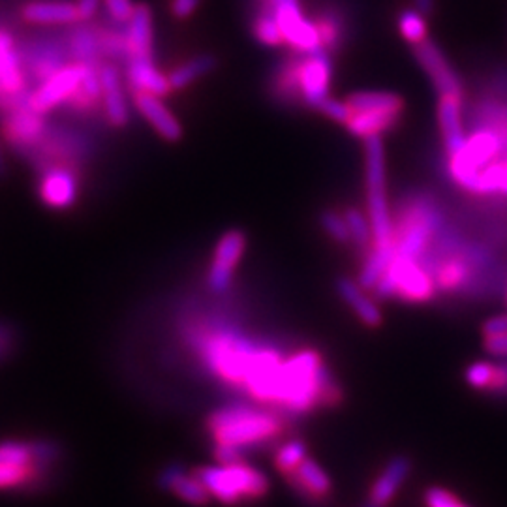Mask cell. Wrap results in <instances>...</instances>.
I'll return each instance as SVG.
<instances>
[{"mask_svg":"<svg viewBox=\"0 0 507 507\" xmlns=\"http://www.w3.org/2000/svg\"><path fill=\"white\" fill-rule=\"evenodd\" d=\"M505 299H507V297H505Z\"/></svg>","mask_w":507,"mask_h":507,"instance_id":"f907efd6","label":"cell"},{"mask_svg":"<svg viewBox=\"0 0 507 507\" xmlns=\"http://www.w3.org/2000/svg\"><path fill=\"white\" fill-rule=\"evenodd\" d=\"M13 48H15V44H13V38L10 36V32L0 29V60H3V57L8 51H12ZM0 108H3V96H0Z\"/></svg>","mask_w":507,"mask_h":507,"instance_id":"f6af8a7d","label":"cell"},{"mask_svg":"<svg viewBox=\"0 0 507 507\" xmlns=\"http://www.w3.org/2000/svg\"><path fill=\"white\" fill-rule=\"evenodd\" d=\"M258 3V8H263V10H271L275 12V8L282 3V0H256Z\"/></svg>","mask_w":507,"mask_h":507,"instance_id":"7dc6e473","label":"cell"},{"mask_svg":"<svg viewBox=\"0 0 507 507\" xmlns=\"http://www.w3.org/2000/svg\"><path fill=\"white\" fill-rule=\"evenodd\" d=\"M48 125L46 115L32 111L29 106L17 108L8 111L3 120V137L13 153L27 160L38 141L46 134Z\"/></svg>","mask_w":507,"mask_h":507,"instance_id":"9c48e42d","label":"cell"},{"mask_svg":"<svg viewBox=\"0 0 507 507\" xmlns=\"http://www.w3.org/2000/svg\"><path fill=\"white\" fill-rule=\"evenodd\" d=\"M319 224L338 245H352V235L344 213H338L335 209H323L319 213Z\"/></svg>","mask_w":507,"mask_h":507,"instance_id":"e575fe53","label":"cell"},{"mask_svg":"<svg viewBox=\"0 0 507 507\" xmlns=\"http://www.w3.org/2000/svg\"><path fill=\"white\" fill-rule=\"evenodd\" d=\"M410 472H412V460L408 457L402 455L393 457L388 464H385L381 474L374 479L369 493V503L376 507L389 505L400 486L404 485V481L408 479Z\"/></svg>","mask_w":507,"mask_h":507,"instance_id":"d6986e66","label":"cell"},{"mask_svg":"<svg viewBox=\"0 0 507 507\" xmlns=\"http://www.w3.org/2000/svg\"><path fill=\"white\" fill-rule=\"evenodd\" d=\"M104 3H106L111 22L115 23H127L135 8L132 4V0H104Z\"/></svg>","mask_w":507,"mask_h":507,"instance_id":"f35d334b","label":"cell"},{"mask_svg":"<svg viewBox=\"0 0 507 507\" xmlns=\"http://www.w3.org/2000/svg\"><path fill=\"white\" fill-rule=\"evenodd\" d=\"M295 58V83L299 101L312 109H318L323 100L329 96L333 63L328 51L302 53Z\"/></svg>","mask_w":507,"mask_h":507,"instance_id":"5b68a950","label":"cell"},{"mask_svg":"<svg viewBox=\"0 0 507 507\" xmlns=\"http://www.w3.org/2000/svg\"><path fill=\"white\" fill-rule=\"evenodd\" d=\"M13 346V333L8 326L0 323V359H4Z\"/></svg>","mask_w":507,"mask_h":507,"instance_id":"ee69618b","label":"cell"},{"mask_svg":"<svg viewBox=\"0 0 507 507\" xmlns=\"http://www.w3.org/2000/svg\"><path fill=\"white\" fill-rule=\"evenodd\" d=\"M81 171L66 166H51L39 171L38 196L48 207L65 211L70 209L79 197Z\"/></svg>","mask_w":507,"mask_h":507,"instance_id":"30bf717a","label":"cell"},{"mask_svg":"<svg viewBox=\"0 0 507 507\" xmlns=\"http://www.w3.org/2000/svg\"><path fill=\"white\" fill-rule=\"evenodd\" d=\"M158 483L162 489L175 494L177 498L190 505H207L213 500L209 491L205 489V485L199 481V477L196 474L188 476L179 464H173L162 472Z\"/></svg>","mask_w":507,"mask_h":507,"instance_id":"ffe728a7","label":"cell"},{"mask_svg":"<svg viewBox=\"0 0 507 507\" xmlns=\"http://www.w3.org/2000/svg\"><path fill=\"white\" fill-rule=\"evenodd\" d=\"M278 27L282 31L284 44L297 53L323 51L321 38L314 22L302 15L297 0H282L275 8Z\"/></svg>","mask_w":507,"mask_h":507,"instance_id":"52a82bcc","label":"cell"},{"mask_svg":"<svg viewBox=\"0 0 507 507\" xmlns=\"http://www.w3.org/2000/svg\"><path fill=\"white\" fill-rule=\"evenodd\" d=\"M367 507H376V505H372V503H369V505H367Z\"/></svg>","mask_w":507,"mask_h":507,"instance_id":"681fc988","label":"cell"},{"mask_svg":"<svg viewBox=\"0 0 507 507\" xmlns=\"http://www.w3.org/2000/svg\"><path fill=\"white\" fill-rule=\"evenodd\" d=\"M83 74L85 65L79 63H70L65 68H60L44 83L36 85V89L31 91L29 108L39 115H48L60 106H66V101L77 92Z\"/></svg>","mask_w":507,"mask_h":507,"instance_id":"8992f818","label":"cell"},{"mask_svg":"<svg viewBox=\"0 0 507 507\" xmlns=\"http://www.w3.org/2000/svg\"><path fill=\"white\" fill-rule=\"evenodd\" d=\"M496 374H498L496 364L481 361V363L470 364V367L464 372V378H466V383H468L474 389L493 391L494 383H496Z\"/></svg>","mask_w":507,"mask_h":507,"instance_id":"d590c367","label":"cell"},{"mask_svg":"<svg viewBox=\"0 0 507 507\" xmlns=\"http://www.w3.org/2000/svg\"><path fill=\"white\" fill-rule=\"evenodd\" d=\"M252 34H254V38L258 39L259 44L267 46V48L284 46L282 31L278 27L275 12H271V10L258 8L256 17H254V22H252Z\"/></svg>","mask_w":507,"mask_h":507,"instance_id":"4dcf8cb0","label":"cell"},{"mask_svg":"<svg viewBox=\"0 0 507 507\" xmlns=\"http://www.w3.org/2000/svg\"><path fill=\"white\" fill-rule=\"evenodd\" d=\"M397 256V247H372L369 254L364 256L363 267L357 276V284L364 292H374L383 275L388 273L391 261Z\"/></svg>","mask_w":507,"mask_h":507,"instance_id":"d4e9b609","label":"cell"},{"mask_svg":"<svg viewBox=\"0 0 507 507\" xmlns=\"http://www.w3.org/2000/svg\"><path fill=\"white\" fill-rule=\"evenodd\" d=\"M77 10L81 15V22H92L98 13L100 0H77Z\"/></svg>","mask_w":507,"mask_h":507,"instance_id":"7bdbcfd3","label":"cell"},{"mask_svg":"<svg viewBox=\"0 0 507 507\" xmlns=\"http://www.w3.org/2000/svg\"><path fill=\"white\" fill-rule=\"evenodd\" d=\"M423 500L427 507H470L468 503H464L457 494H453L448 489H441V486H431V489L424 491Z\"/></svg>","mask_w":507,"mask_h":507,"instance_id":"8d00e7d4","label":"cell"},{"mask_svg":"<svg viewBox=\"0 0 507 507\" xmlns=\"http://www.w3.org/2000/svg\"><path fill=\"white\" fill-rule=\"evenodd\" d=\"M284 429V415L266 406L232 404L207 417V433L214 445H226L242 453L275 441Z\"/></svg>","mask_w":507,"mask_h":507,"instance_id":"6da1fadb","label":"cell"},{"mask_svg":"<svg viewBox=\"0 0 507 507\" xmlns=\"http://www.w3.org/2000/svg\"><path fill=\"white\" fill-rule=\"evenodd\" d=\"M483 337H494V335H503L507 333V316H493L483 323Z\"/></svg>","mask_w":507,"mask_h":507,"instance_id":"b9f144b4","label":"cell"},{"mask_svg":"<svg viewBox=\"0 0 507 507\" xmlns=\"http://www.w3.org/2000/svg\"><path fill=\"white\" fill-rule=\"evenodd\" d=\"M194 474L205 485L211 498L224 505L263 500L271 486L267 476L247 460L205 466V468L194 470Z\"/></svg>","mask_w":507,"mask_h":507,"instance_id":"7a4b0ae2","label":"cell"},{"mask_svg":"<svg viewBox=\"0 0 507 507\" xmlns=\"http://www.w3.org/2000/svg\"><path fill=\"white\" fill-rule=\"evenodd\" d=\"M65 44L68 48L72 63L79 65H101L104 57H101L100 39L96 25H89V22L75 23L70 32L66 34Z\"/></svg>","mask_w":507,"mask_h":507,"instance_id":"44dd1931","label":"cell"},{"mask_svg":"<svg viewBox=\"0 0 507 507\" xmlns=\"http://www.w3.org/2000/svg\"><path fill=\"white\" fill-rule=\"evenodd\" d=\"M337 290L338 295L342 297V301L348 304V307L354 310V314L359 318V321L363 326L367 328H380L383 323V314L380 310V307L376 304L374 299H371L367 295L359 284L352 278H338L337 282Z\"/></svg>","mask_w":507,"mask_h":507,"instance_id":"7402d4cb","label":"cell"},{"mask_svg":"<svg viewBox=\"0 0 507 507\" xmlns=\"http://www.w3.org/2000/svg\"><path fill=\"white\" fill-rule=\"evenodd\" d=\"M4 170H6V164H4V156H3V153H0V175H4Z\"/></svg>","mask_w":507,"mask_h":507,"instance_id":"c3c4849f","label":"cell"},{"mask_svg":"<svg viewBox=\"0 0 507 507\" xmlns=\"http://www.w3.org/2000/svg\"><path fill=\"white\" fill-rule=\"evenodd\" d=\"M346 104L352 113L363 111H404V100L388 91H363L354 92L346 98Z\"/></svg>","mask_w":507,"mask_h":507,"instance_id":"4316f807","label":"cell"},{"mask_svg":"<svg viewBox=\"0 0 507 507\" xmlns=\"http://www.w3.org/2000/svg\"><path fill=\"white\" fill-rule=\"evenodd\" d=\"M293 491L309 502H326L333 493V483L328 472L312 460L304 459L299 468L286 477Z\"/></svg>","mask_w":507,"mask_h":507,"instance_id":"2e32d148","label":"cell"},{"mask_svg":"<svg viewBox=\"0 0 507 507\" xmlns=\"http://www.w3.org/2000/svg\"><path fill=\"white\" fill-rule=\"evenodd\" d=\"M438 288L433 275L419 261L395 256L388 273L383 275L374 293L378 299H400L404 302H429Z\"/></svg>","mask_w":507,"mask_h":507,"instance_id":"277c9868","label":"cell"},{"mask_svg":"<svg viewBox=\"0 0 507 507\" xmlns=\"http://www.w3.org/2000/svg\"><path fill=\"white\" fill-rule=\"evenodd\" d=\"M400 111H363L352 113L346 125L348 132L359 139H369L391 132L400 123Z\"/></svg>","mask_w":507,"mask_h":507,"instance_id":"cb8c5ba5","label":"cell"},{"mask_svg":"<svg viewBox=\"0 0 507 507\" xmlns=\"http://www.w3.org/2000/svg\"><path fill=\"white\" fill-rule=\"evenodd\" d=\"M316 111L323 113L328 118H331V120H335V123H340V125H346L350 117H352V111H350L346 101H338L331 96L323 100Z\"/></svg>","mask_w":507,"mask_h":507,"instance_id":"74e56055","label":"cell"},{"mask_svg":"<svg viewBox=\"0 0 507 507\" xmlns=\"http://www.w3.org/2000/svg\"><path fill=\"white\" fill-rule=\"evenodd\" d=\"M128 58H153V12L147 4H135L127 22Z\"/></svg>","mask_w":507,"mask_h":507,"instance_id":"603a6c76","label":"cell"},{"mask_svg":"<svg viewBox=\"0 0 507 507\" xmlns=\"http://www.w3.org/2000/svg\"><path fill=\"white\" fill-rule=\"evenodd\" d=\"M398 31L408 44H412V46L423 44L424 39H427V34H429L427 19H424V15L419 13L415 8L404 10L398 15Z\"/></svg>","mask_w":507,"mask_h":507,"instance_id":"d6a6232c","label":"cell"},{"mask_svg":"<svg viewBox=\"0 0 507 507\" xmlns=\"http://www.w3.org/2000/svg\"><path fill=\"white\" fill-rule=\"evenodd\" d=\"M216 58L213 55H197L192 57L187 63H182L180 66H177L175 70H171L168 74L170 83L173 91H182L190 87L192 83H196L197 79L209 75L214 68H216Z\"/></svg>","mask_w":507,"mask_h":507,"instance_id":"83f0119b","label":"cell"},{"mask_svg":"<svg viewBox=\"0 0 507 507\" xmlns=\"http://www.w3.org/2000/svg\"><path fill=\"white\" fill-rule=\"evenodd\" d=\"M364 185H367V216L371 220L374 247L395 245V218L388 201L383 137L364 139Z\"/></svg>","mask_w":507,"mask_h":507,"instance_id":"3957f363","label":"cell"},{"mask_svg":"<svg viewBox=\"0 0 507 507\" xmlns=\"http://www.w3.org/2000/svg\"><path fill=\"white\" fill-rule=\"evenodd\" d=\"M101 79V111L113 128H125L130 120V109L127 91L123 83V74L117 63L104 60L100 66Z\"/></svg>","mask_w":507,"mask_h":507,"instance_id":"7c38bea8","label":"cell"},{"mask_svg":"<svg viewBox=\"0 0 507 507\" xmlns=\"http://www.w3.org/2000/svg\"><path fill=\"white\" fill-rule=\"evenodd\" d=\"M0 462H8V464H34L36 462L38 464L36 453H34V441H19V440L0 441Z\"/></svg>","mask_w":507,"mask_h":507,"instance_id":"836d02e7","label":"cell"},{"mask_svg":"<svg viewBox=\"0 0 507 507\" xmlns=\"http://www.w3.org/2000/svg\"><path fill=\"white\" fill-rule=\"evenodd\" d=\"M22 17L32 25H75L81 15L75 3L65 0H31L22 8Z\"/></svg>","mask_w":507,"mask_h":507,"instance_id":"ac0fdd59","label":"cell"},{"mask_svg":"<svg viewBox=\"0 0 507 507\" xmlns=\"http://www.w3.org/2000/svg\"><path fill=\"white\" fill-rule=\"evenodd\" d=\"M22 57L29 81H34L36 85L44 83L55 72L72 63L65 42H38L22 53Z\"/></svg>","mask_w":507,"mask_h":507,"instance_id":"4fadbf2b","label":"cell"},{"mask_svg":"<svg viewBox=\"0 0 507 507\" xmlns=\"http://www.w3.org/2000/svg\"><path fill=\"white\" fill-rule=\"evenodd\" d=\"M344 218L348 222V230L352 235V245H355L361 252H367L374 247V237H372V228L371 220L357 207H348L344 211Z\"/></svg>","mask_w":507,"mask_h":507,"instance_id":"f546056e","label":"cell"},{"mask_svg":"<svg viewBox=\"0 0 507 507\" xmlns=\"http://www.w3.org/2000/svg\"><path fill=\"white\" fill-rule=\"evenodd\" d=\"M130 94L137 113L147 120L162 139L175 144V141L182 137V127L179 123V118L166 108L162 98L147 92H130Z\"/></svg>","mask_w":507,"mask_h":507,"instance_id":"5bb4252c","label":"cell"},{"mask_svg":"<svg viewBox=\"0 0 507 507\" xmlns=\"http://www.w3.org/2000/svg\"><path fill=\"white\" fill-rule=\"evenodd\" d=\"M199 4H201V0H171L170 10H171L173 17L187 19L197 10Z\"/></svg>","mask_w":507,"mask_h":507,"instance_id":"60d3db41","label":"cell"},{"mask_svg":"<svg viewBox=\"0 0 507 507\" xmlns=\"http://www.w3.org/2000/svg\"><path fill=\"white\" fill-rule=\"evenodd\" d=\"M307 443L302 440H288L286 443H282L280 448L276 450L275 455V468L284 476L288 477L290 474H293L301 462L307 459Z\"/></svg>","mask_w":507,"mask_h":507,"instance_id":"1f68e13d","label":"cell"},{"mask_svg":"<svg viewBox=\"0 0 507 507\" xmlns=\"http://www.w3.org/2000/svg\"><path fill=\"white\" fill-rule=\"evenodd\" d=\"M485 350L496 357H507V333L485 337Z\"/></svg>","mask_w":507,"mask_h":507,"instance_id":"ab89813d","label":"cell"},{"mask_svg":"<svg viewBox=\"0 0 507 507\" xmlns=\"http://www.w3.org/2000/svg\"><path fill=\"white\" fill-rule=\"evenodd\" d=\"M247 250V235L240 230H230L216 242L211 266L207 271V286L214 293H224L230 290L233 273L240 258Z\"/></svg>","mask_w":507,"mask_h":507,"instance_id":"ba28073f","label":"cell"},{"mask_svg":"<svg viewBox=\"0 0 507 507\" xmlns=\"http://www.w3.org/2000/svg\"><path fill=\"white\" fill-rule=\"evenodd\" d=\"M48 472L34 464H8L0 462V491L23 489L27 485H38Z\"/></svg>","mask_w":507,"mask_h":507,"instance_id":"f1b7e54d","label":"cell"},{"mask_svg":"<svg viewBox=\"0 0 507 507\" xmlns=\"http://www.w3.org/2000/svg\"><path fill=\"white\" fill-rule=\"evenodd\" d=\"M414 57L423 68V72L429 75L433 81L434 89L438 91L440 96L443 94H453L462 98V83L459 74L453 70L451 63L441 53V49L431 42V39H424L423 44L414 46Z\"/></svg>","mask_w":507,"mask_h":507,"instance_id":"8fae6325","label":"cell"},{"mask_svg":"<svg viewBox=\"0 0 507 507\" xmlns=\"http://www.w3.org/2000/svg\"><path fill=\"white\" fill-rule=\"evenodd\" d=\"M436 6V0H414V8L424 17H431Z\"/></svg>","mask_w":507,"mask_h":507,"instance_id":"bcb514c9","label":"cell"},{"mask_svg":"<svg viewBox=\"0 0 507 507\" xmlns=\"http://www.w3.org/2000/svg\"><path fill=\"white\" fill-rule=\"evenodd\" d=\"M314 23L321 38L323 51L328 53L338 51L344 38H346V22H344V15L340 13V10L335 6L323 8L314 19Z\"/></svg>","mask_w":507,"mask_h":507,"instance_id":"484cf974","label":"cell"},{"mask_svg":"<svg viewBox=\"0 0 507 507\" xmlns=\"http://www.w3.org/2000/svg\"><path fill=\"white\" fill-rule=\"evenodd\" d=\"M460 96L443 94L438 100V125L443 137V147L448 156H455L466 144V132L462 127Z\"/></svg>","mask_w":507,"mask_h":507,"instance_id":"e0dca14e","label":"cell"},{"mask_svg":"<svg viewBox=\"0 0 507 507\" xmlns=\"http://www.w3.org/2000/svg\"><path fill=\"white\" fill-rule=\"evenodd\" d=\"M125 65L127 87L130 92H147L158 98L173 92L170 77L154 66V58H128Z\"/></svg>","mask_w":507,"mask_h":507,"instance_id":"9a60e30c","label":"cell"}]
</instances>
